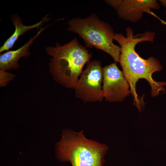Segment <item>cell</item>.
Segmentation results:
<instances>
[{
	"label": "cell",
	"instance_id": "obj_1",
	"mask_svg": "<svg viewBox=\"0 0 166 166\" xmlns=\"http://www.w3.org/2000/svg\"><path fill=\"white\" fill-rule=\"evenodd\" d=\"M126 37L121 34L116 33L114 39L121 46L120 62L123 72L130 87V92L133 96L134 105L140 112L143 109L145 103L142 98L136 93V84L140 79H145L151 87V95L158 96L161 91L164 92L166 82H159L154 80L152 74L162 69V66L156 58L150 57L147 59L140 57L136 52L137 44L144 41L153 42L155 36L154 32H146L141 34L133 35V31L130 27L126 29Z\"/></svg>",
	"mask_w": 166,
	"mask_h": 166
},
{
	"label": "cell",
	"instance_id": "obj_2",
	"mask_svg": "<svg viewBox=\"0 0 166 166\" xmlns=\"http://www.w3.org/2000/svg\"><path fill=\"white\" fill-rule=\"evenodd\" d=\"M45 49L52 57L49 71L53 79L65 88L74 89L92 53L80 44L76 38L63 45L56 43L55 46H48Z\"/></svg>",
	"mask_w": 166,
	"mask_h": 166
},
{
	"label": "cell",
	"instance_id": "obj_3",
	"mask_svg": "<svg viewBox=\"0 0 166 166\" xmlns=\"http://www.w3.org/2000/svg\"><path fill=\"white\" fill-rule=\"evenodd\" d=\"M61 139L55 144L56 155L61 162L72 166H103L108 147L105 144L87 139L83 131L77 132L65 129Z\"/></svg>",
	"mask_w": 166,
	"mask_h": 166
},
{
	"label": "cell",
	"instance_id": "obj_4",
	"mask_svg": "<svg viewBox=\"0 0 166 166\" xmlns=\"http://www.w3.org/2000/svg\"><path fill=\"white\" fill-rule=\"evenodd\" d=\"M68 31L77 33L86 47L100 49L120 62L121 47L113 42L115 34L109 23L101 20L95 13L85 18H73L68 22Z\"/></svg>",
	"mask_w": 166,
	"mask_h": 166
},
{
	"label": "cell",
	"instance_id": "obj_5",
	"mask_svg": "<svg viewBox=\"0 0 166 166\" xmlns=\"http://www.w3.org/2000/svg\"><path fill=\"white\" fill-rule=\"evenodd\" d=\"M103 68L98 60L89 61L74 88L75 95L84 102L101 101L104 98L101 83Z\"/></svg>",
	"mask_w": 166,
	"mask_h": 166
},
{
	"label": "cell",
	"instance_id": "obj_6",
	"mask_svg": "<svg viewBox=\"0 0 166 166\" xmlns=\"http://www.w3.org/2000/svg\"><path fill=\"white\" fill-rule=\"evenodd\" d=\"M104 98L110 102H120L130 93L129 85L116 62L103 68Z\"/></svg>",
	"mask_w": 166,
	"mask_h": 166
},
{
	"label": "cell",
	"instance_id": "obj_7",
	"mask_svg": "<svg viewBox=\"0 0 166 166\" xmlns=\"http://www.w3.org/2000/svg\"><path fill=\"white\" fill-rule=\"evenodd\" d=\"M105 2L117 11L120 18L136 22L140 20L144 12L150 14L151 9L159 8L154 0H106Z\"/></svg>",
	"mask_w": 166,
	"mask_h": 166
},
{
	"label": "cell",
	"instance_id": "obj_8",
	"mask_svg": "<svg viewBox=\"0 0 166 166\" xmlns=\"http://www.w3.org/2000/svg\"><path fill=\"white\" fill-rule=\"evenodd\" d=\"M49 25L41 28L36 34L18 49L8 51L0 55V69L7 71L19 69L20 65L18 62L22 57H28L30 54V47L41 34Z\"/></svg>",
	"mask_w": 166,
	"mask_h": 166
},
{
	"label": "cell",
	"instance_id": "obj_9",
	"mask_svg": "<svg viewBox=\"0 0 166 166\" xmlns=\"http://www.w3.org/2000/svg\"><path fill=\"white\" fill-rule=\"evenodd\" d=\"M47 14L39 22L32 25L26 26L22 23V21L17 14H13L11 16V19L15 27V30L12 34L5 41L3 45L0 48V53L5 51H8L12 48L15 42L21 35L28 31L38 28L44 23L48 22L50 18Z\"/></svg>",
	"mask_w": 166,
	"mask_h": 166
},
{
	"label": "cell",
	"instance_id": "obj_10",
	"mask_svg": "<svg viewBox=\"0 0 166 166\" xmlns=\"http://www.w3.org/2000/svg\"><path fill=\"white\" fill-rule=\"evenodd\" d=\"M15 76V75L12 73L8 72L6 71L0 69V87L6 86L14 79Z\"/></svg>",
	"mask_w": 166,
	"mask_h": 166
},
{
	"label": "cell",
	"instance_id": "obj_11",
	"mask_svg": "<svg viewBox=\"0 0 166 166\" xmlns=\"http://www.w3.org/2000/svg\"><path fill=\"white\" fill-rule=\"evenodd\" d=\"M152 15H153V16H154L155 17H156V18H157L158 19L162 24L163 25H166V22L163 20L159 18L157 16H156V14H155L154 13H153L152 14Z\"/></svg>",
	"mask_w": 166,
	"mask_h": 166
},
{
	"label": "cell",
	"instance_id": "obj_12",
	"mask_svg": "<svg viewBox=\"0 0 166 166\" xmlns=\"http://www.w3.org/2000/svg\"><path fill=\"white\" fill-rule=\"evenodd\" d=\"M160 2L163 6H166V0H160Z\"/></svg>",
	"mask_w": 166,
	"mask_h": 166
},
{
	"label": "cell",
	"instance_id": "obj_13",
	"mask_svg": "<svg viewBox=\"0 0 166 166\" xmlns=\"http://www.w3.org/2000/svg\"><path fill=\"white\" fill-rule=\"evenodd\" d=\"M165 13H166V11H165Z\"/></svg>",
	"mask_w": 166,
	"mask_h": 166
}]
</instances>
